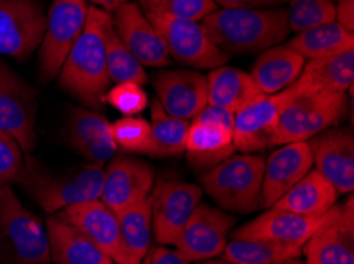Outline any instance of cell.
I'll use <instances>...</instances> for the list:
<instances>
[{
    "instance_id": "cell-1",
    "label": "cell",
    "mask_w": 354,
    "mask_h": 264,
    "mask_svg": "<svg viewBox=\"0 0 354 264\" xmlns=\"http://www.w3.org/2000/svg\"><path fill=\"white\" fill-rule=\"evenodd\" d=\"M110 23L109 12L91 7L82 35L57 74L61 89L91 108L100 106L110 85L105 48V30Z\"/></svg>"
},
{
    "instance_id": "cell-2",
    "label": "cell",
    "mask_w": 354,
    "mask_h": 264,
    "mask_svg": "<svg viewBox=\"0 0 354 264\" xmlns=\"http://www.w3.org/2000/svg\"><path fill=\"white\" fill-rule=\"evenodd\" d=\"M208 39L227 56L277 46L289 34L286 8H221L202 19Z\"/></svg>"
},
{
    "instance_id": "cell-3",
    "label": "cell",
    "mask_w": 354,
    "mask_h": 264,
    "mask_svg": "<svg viewBox=\"0 0 354 264\" xmlns=\"http://www.w3.org/2000/svg\"><path fill=\"white\" fill-rule=\"evenodd\" d=\"M102 179L104 165L86 163L57 171L28 155L15 182L43 211L56 214L73 204L99 199Z\"/></svg>"
},
{
    "instance_id": "cell-4",
    "label": "cell",
    "mask_w": 354,
    "mask_h": 264,
    "mask_svg": "<svg viewBox=\"0 0 354 264\" xmlns=\"http://www.w3.org/2000/svg\"><path fill=\"white\" fill-rule=\"evenodd\" d=\"M0 264H51L45 225L10 185H0Z\"/></svg>"
},
{
    "instance_id": "cell-5",
    "label": "cell",
    "mask_w": 354,
    "mask_h": 264,
    "mask_svg": "<svg viewBox=\"0 0 354 264\" xmlns=\"http://www.w3.org/2000/svg\"><path fill=\"white\" fill-rule=\"evenodd\" d=\"M264 165L259 155H230L202 176L203 190L223 211L254 212L261 206Z\"/></svg>"
},
{
    "instance_id": "cell-6",
    "label": "cell",
    "mask_w": 354,
    "mask_h": 264,
    "mask_svg": "<svg viewBox=\"0 0 354 264\" xmlns=\"http://www.w3.org/2000/svg\"><path fill=\"white\" fill-rule=\"evenodd\" d=\"M346 110V94H296L283 108L273 145L308 141L340 123Z\"/></svg>"
},
{
    "instance_id": "cell-7",
    "label": "cell",
    "mask_w": 354,
    "mask_h": 264,
    "mask_svg": "<svg viewBox=\"0 0 354 264\" xmlns=\"http://www.w3.org/2000/svg\"><path fill=\"white\" fill-rule=\"evenodd\" d=\"M145 16L156 27L169 56L176 62L198 70H213L229 61L227 54L213 45L202 24L196 21L153 12H145Z\"/></svg>"
},
{
    "instance_id": "cell-8",
    "label": "cell",
    "mask_w": 354,
    "mask_h": 264,
    "mask_svg": "<svg viewBox=\"0 0 354 264\" xmlns=\"http://www.w3.org/2000/svg\"><path fill=\"white\" fill-rule=\"evenodd\" d=\"M88 10L86 0H53L40 45L39 68L43 81H51L61 72L68 52L84 29Z\"/></svg>"
},
{
    "instance_id": "cell-9",
    "label": "cell",
    "mask_w": 354,
    "mask_h": 264,
    "mask_svg": "<svg viewBox=\"0 0 354 264\" xmlns=\"http://www.w3.org/2000/svg\"><path fill=\"white\" fill-rule=\"evenodd\" d=\"M45 30L40 0H0V57L26 61L41 45Z\"/></svg>"
},
{
    "instance_id": "cell-10",
    "label": "cell",
    "mask_w": 354,
    "mask_h": 264,
    "mask_svg": "<svg viewBox=\"0 0 354 264\" xmlns=\"http://www.w3.org/2000/svg\"><path fill=\"white\" fill-rule=\"evenodd\" d=\"M37 108L34 89L0 61V130L15 138L26 154L37 144Z\"/></svg>"
},
{
    "instance_id": "cell-11",
    "label": "cell",
    "mask_w": 354,
    "mask_h": 264,
    "mask_svg": "<svg viewBox=\"0 0 354 264\" xmlns=\"http://www.w3.org/2000/svg\"><path fill=\"white\" fill-rule=\"evenodd\" d=\"M235 222L237 219L223 209L198 203L175 242L176 250L189 263L218 258Z\"/></svg>"
},
{
    "instance_id": "cell-12",
    "label": "cell",
    "mask_w": 354,
    "mask_h": 264,
    "mask_svg": "<svg viewBox=\"0 0 354 264\" xmlns=\"http://www.w3.org/2000/svg\"><path fill=\"white\" fill-rule=\"evenodd\" d=\"M201 198L202 187L196 184L160 181L153 187V233L160 245H175Z\"/></svg>"
},
{
    "instance_id": "cell-13",
    "label": "cell",
    "mask_w": 354,
    "mask_h": 264,
    "mask_svg": "<svg viewBox=\"0 0 354 264\" xmlns=\"http://www.w3.org/2000/svg\"><path fill=\"white\" fill-rule=\"evenodd\" d=\"M296 95L291 88L273 95H264L235 112L234 145L241 154L262 152L273 145L278 119L283 108Z\"/></svg>"
},
{
    "instance_id": "cell-14",
    "label": "cell",
    "mask_w": 354,
    "mask_h": 264,
    "mask_svg": "<svg viewBox=\"0 0 354 264\" xmlns=\"http://www.w3.org/2000/svg\"><path fill=\"white\" fill-rule=\"evenodd\" d=\"M337 212V206L323 215H302L270 207L253 222L240 226L232 233L237 241H273L283 244L304 245L312 236L329 223Z\"/></svg>"
},
{
    "instance_id": "cell-15",
    "label": "cell",
    "mask_w": 354,
    "mask_h": 264,
    "mask_svg": "<svg viewBox=\"0 0 354 264\" xmlns=\"http://www.w3.org/2000/svg\"><path fill=\"white\" fill-rule=\"evenodd\" d=\"M88 238L116 264H137L126 250L118 215L100 199L84 201L56 212Z\"/></svg>"
},
{
    "instance_id": "cell-16",
    "label": "cell",
    "mask_w": 354,
    "mask_h": 264,
    "mask_svg": "<svg viewBox=\"0 0 354 264\" xmlns=\"http://www.w3.org/2000/svg\"><path fill=\"white\" fill-rule=\"evenodd\" d=\"M154 187V171L143 160L113 157L104 168L99 199L115 214L126 211L133 204L151 195Z\"/></svg>"
},
{
    "instance_id": "cell-17",
    "label": "cell",
    "mask_w": 354,
    "mask_h": 264,
    "mask_svg": "<svg viewBox=\"0 0 354 264\" xmlns=\"http://www.w3.org/2000/svg\"><path fill=\"white\" fill-rule=\"evenodd\" d=\"M115 32L142 65L165 67L170 63L167 46L136 2H127L111 16Z\"/></svg>"
},
{
    "instance_id": "cell-18",
    "label": "cell",
    "mask_w": 354,
    "mask_h": 264,
    "mask_svg": "<svg viewBox=\"0 0 354 264\" xmlns=\"http://www.w3.org/2000/svg\"><path fill=\"white\" fill-rule=\"evenodd\" d=\"M313 165L339 193L354 188V136L351 130L334 128L308 139Z\"/></svg>"
},
{
    "instance_id": "cell-19",
    "label": "cell",
    "mask_w": 354,
    "mask_h": 264,
    "mask_svg": "<svg viewBox=\"0 0 354 264\" xmlns=\"http://www.w3.org/2000/svg\"><path fill=\"white\" fill-rule=\"evenodd\" d=\"M158 103L167 114L187 122L208 105L207 78L194 70H169L154 78Z\"/></svg>"
},
{
    "instance_id": "cell-20",
    "label": "cell",
    "mask_w": 354,
    "mask_h": 264,
    "mask_svg": "<svg viewBox=\"0 0 354 264\" xmlns=\"http://www.w3.org/2000/svg\"><path fill=\"white\" fill-rule=\"evenodd\" d=\"M307 264H354V211L353 198L337 206L329 223L304 244Z\"/></svg>"
},
{
    "instance_id": "cell-21",
    "label": "cell",
    "mask_w": 354,
    "mask_h": 264,
    "mask_svg": "<svg viewBox=\"0 0 354 264\" xmlns=\"http://www.w3.org/2000/svg\"><path fill=\"white\" fill-rule=\"evenodd\" d=\"M313 168L308 141L288 143L273 152L264 165L261 206L270 209L289 188Z\"/></svg>"
},
{
    "instance_id": "cell-22",
    "label": "cell",
    "mask_w": 354,
    "mask_h": 264,
    "mask_svg": "<svg viewBox=\"0 0 354 264\" xmlns=\"http://www.w3.org/2000/svg\"><path fill=\"white\" fill-rule=\"evenodd\" d=\"M68 141L80 155L95 165H105L115 157L116 144L111 136V123L93 110L75 108L68 116Z\"/></svg>"
},
{
    "instance_id": "cell-23",
    "label": "cell",
    "mask_w": 354,
    "mask_h": 264,
    "mask_svg": "<svg viewBox=\"0 0 354 264\" xmlns=\"http://www.w3.org/2000/svg\"><path fill=\"white\" fill-rule=\"evenodd\" d=\"M354 50L305 62L296 83V94H346L353 88Z\"/></svg>"
},
{
    "instance_id": "cell-24",
    "label": "cell",
    "mask_w": 354,
    "mask_h": 264,
    "mask_svg": "<svg viewBox=\"0 0 354 264\" xmlns=\"http://www.w3.org/2000/svg\"><path fill=\"white\" fill-rule=\"evenodd\" d=\"M50 258L55 264H113L93 242L66 220L53 214L45 223Z\"/></svg>"
},
{
    "instance_id": "cell-25",
    "label": "cell",
    "mask_w": 354,
    "mask_h": 264,
    "mask_svg": "<svg viewBox=\"0 0 354 264\" xmlns=\"http://www.w3.org/2000/svg\"><path fill=\"white\" fill-rule=\"evenodd\" d=\"M305 62L307 61L288 45H277L256 59L250 74L262 94L273 95L296 83Z\"/></svg>"
},
{
    "instance_id": "cell-26",
    "label": "cell",
    "mask_w": 354,
    "mask_h": 264,
    "mask_svg": "<svg viewBox=\"0 0 354 264\" xmlns=\"http://www.w3.org/2000/svg\"><path fill=\"white\" fill-rule=\"evenodd\" d=\"M261 97L264 94L257 88L253 77L243 70L223 65L213 68L207 77L208 105L224 108L234 114Z\"/></svg>"
},
{
    "instance_id": "cell-27",
    "label": "cell",
    "mask_w": 354,
    "mask_h": 264,
    "mask_svg": "<svg viewBox=\"0 0 354 264\" xmlns=\"http://www.w3.org/2000/svg\"><path fill=\"white\" fill-rule=\"evenodd\" d=\"M339 192L316 170H310L272 207L302 215H323L335 206Z\"/></svg>"
},
{
    "instance_id": "cell-28",
    "label": "cell",
    "mask_w": 354,
    "mask_h": 264,
    "mask_svg": "<svg viewBox=\"0 0 354 264\" xmlns=\"http://www.w3.org/2000/svg\"><path fill=\"white\" fill-rule=\"evenodd\" d=\"M185 152L191 165L197 168H213L234 155V133L224 127L191 122L186 134Z\"/></svg>"
},
{
    "instance_id": "cell-29",
    "label": "cell",
    "mask_w": 354,
    "mask_h": 264,
    "mask_svg": "<svg viewBox=\"0 0 354 264\" xmlns=\"http://www.w3.org/2000/svg\"><path fill=\"white\" fill-rule=\"evenodd\" d=\"M288 46L300 54L305 61H313L354 50V35L337 23H330L300 32L288 43Z\"/></svg>"
},
{
    "instance_id": "cell-30",
    "label": "cell",
    "mask_w": 354,
    "mask_h": 264,
    "mask_svg": "<svg viewBox=\"0 0 354 264\" xmlns=\"http://www.w3.org/2000/svg\"><path fill=\"white\" fill-rule=\"evenodd\" d=\"M116 215L126 250L133 261L140 264L151 247V195Z\"/></svg>"
},
{
    "instance_id": "cell-31",
    "label": "cell",
    "mask_w": 354,
    "mask_h": 264,
    "mask_svg": "<svg viewBox=\"0 0 354 264\" xmlns=\"http://www.w3.org/2000/svg\"><path fill=\"white\" fill-rule=\"evenodd\" d=\"M151 141L148 155L178 157L185 152L186 134L191 122L167 114L158 101L151 106Z\"/></svg>"
},
{
    "instance_id": "cell-32",
    "label": "cell",
    "mask_w": 354,
    "mask_h": 264,
    "mask_svg": "<svg viewBox=\"0 0 354 264\" xmlns=\"http://www.w3.org/2000/svg\"><path fill=\"white\" fill-rule=\"evenodd\" d=\"M304 245L283 244L273 241H230L223 250V258L235 264H269L299 258Z\"/></svg>"
},
{
    "instance_id": "cell-33",
    "label": "cell",
    "mask_w": 354,
    "mask_h": 264,
    "mask_svg": "<svg viewBox=\"0 0 354 264\" xmlns=\"http://www.w3.org/2000/svg\"><path fill=\"white\" fill-rule=\"evenodd\" d=\"M105 48L110 83H136L140 85L148 83V74L145 72V67L120 40V37L115 32L113 23L106 26Z\"/></svg>"
},
{
    "instance_id": "cell-34",
    "label": "cell",
    "mask_w": 354,
    "mask_h": 264,
    "mask_svg": "<svg viewBox=\"0 0 354 264\" xmlns=\"http://www.w3.org/2000/svg\"><path fill=\"white\" fill-rule=\"evenodd\" d=\"M288 26L289 32H300L313 27L335 23L334 0H289Z\"/></svg>"
},
{
    "instance_id": "cell-35",
    "label": "cell",
    "mask_w": 354,
    "mask_h": 264,
    "mask_svg": "<svg viewBox=\"0 0 354 264\" xmlns=\"http://www.w3.org/2000/svg\"><path fill=\"white\" fill-rule=\"evenodd\" d=\"M111 136L118 149L127 154L149 152L151 141V125L143 117L124 116L111 123Z\"/></svg>"
},
{
    "instance_id": "cell-36",
    "label": "cell",
    "mask_w": 354,
    "mask_h": 264,
    "mask_svg": "<svg viewBox=\"0 0 354 264\" xmlns=\"http://www.w3.org/2000/svg\"><path fill=\"white\" fill-rule=\"evenodd\" d=\"M145 12L164 13L191 21H202L218 10L213 0H138Z\"/></svg>"
},
{
    "instance_id": "cell-37",
    "label": "cell",
    "mask_w": 354,
    "mask_h": 264,
    "mask_svg": "<svg viewBox=\"0 0 354 264\" xmlns=\"http://www.w3.org/2000/svg\"><path fill=\"white\" fill-rule=\"evenodd\" d=\"M104 103L113 106L124 116H136L147 108L148 97L140 84L121 83L115 84L104 95Z\"/></svg>"
},
{
    "instance_id": "cell-38",
    "label": "cell",
    "mask_w": 354,
    "mask_h": 264,
    "mask_svg": "<svg viewBox=\"0 0 354 264\" xmlns=\"http://www.w3.org/2000/svg\"><path fill=\"white\" fill-rule=\"evenodd\" d=\"M23 149L8 133L0 130V185H10L23 168Z\"/></svg>"
},
{
    "instance_id": "cell-39",
    "label": "cell",
    "mask_w": 354,
    "mask_h": 264,
    "mask_svg": "<svg viewBox=\"0 0 354 264\" xmlns=\"http://www.w3.org/2000/svg\"><path fill=\"white\" fill-rule=\"evenodd\" d=\"M234 119H235L234 112L214 105H207L201 112H198L194 119H192V122H202V123H208V125L224 127V128H229V130H234Z\"/></svg>"
},
{
    "instance_id": "cell-40",
    "label": "cell",
    "mask_w": 354,
    "mask_h": 264,
    "mask_svg": "<svg viewBox=\"0 0 354 264\" xmlns=\"http://www.w3.org/2000/svg\"><path fill=\"white\" fill-rule=\"evenodd\" d=\"M142 264H189L178 250H170L167 247H149Z\"/></svg>"
},
{
    "instance_id": "cell-41",
    "label": "cell",
    "mask_w": 354,
    "mask_h": 264,
    "mask_svg": "<svg viewBox=\"0 0 354 264\" xmlns=\"http://www.w3.org/2000/svg\"><path fill=\"white\" fill-rule=\"evenodd\" d=\"M214 3L223 8H269V7H278L289 2V0H213Z\"/></svg>"
},
{
    "instance_id": "cell-42",
    "label": "cell",
    "mask_w": 354,
    "mask_h": 264,
    "mask_svg": "<svg viewBox=\"0 0 354 264\" xmlns=\"http://www.w3.org/2000/svg\"><path fill=\"white\" fill-rule=\"evenodd\" d=\"M335 23L348 32L354 30V0H339L335 5Z\"/></svg>"
},
{
    "instance_id": "cell-43",
    "label": "cell",
    "mask_w": 354,
    "mask_h": 264,
    "mask_svg": "<svg viewBox=\"0 0 354 264\" xmlns=\"http://www.w3.org/2000/svg\"><path fill=\"white\" fill-rule=\"evenodd\" d=\"M94 5H97V8L100 10H105V12H115L121 7V5H124L127 2H131V0H91Z\"/></svg>"
},
{
    "instance_id": "cell-44",
    "label": "cell",
    "mask_w": 354,
    "mask_h": 264,
    "mask_svg": "<svg viewBox=\"0 0 354 264\" xmlns=\"http://www.w3.org/2000/svg\"><path fill=\"white\" fill-rule=\"evenodd\" d=\"M194 264H235L232 261L229 260H224V258H219V260H214V258H212V260H205V261H197Z\"/></svg>"
},
{
    "instance_id": "cell-45",
    "label": "cell",
    "mask_w": 354,
    "mask_h": 264,
    "mask_svg": "<svg viewBox=\"0 0 354 264\" xmlns=\"http://www.w3.org/2000/svg\"><path fill=\"white\" fill-rule=\"evenodd\" d=\"M269 264H307L304 261H300L299 258H288V260H281V261H273Z\"/></svg>"
},
{
    "instance_id": "cell-46",
    "label": "cell",
    "mask_w": 354,
    "mask_h": 264,
    "mask_svg": "<svg viewBox=\"0 0 354 264\" xmlns=\"http://www.w3.org/2000/svg\"><path fill=\"white\" fill-rule=\"evenodd\" d=\"M334 2H339V0H334Z\"/></svg>"
}]
</instances>
